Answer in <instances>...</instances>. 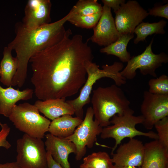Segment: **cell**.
I'll use <instances>...</instances> for the list:
<instances>
[{
    "mask_svg": "<svg viewBox=\"0 0 168 168\" xmlns=\"http://www.w3.org/2000/svg\"><path fill=\"white\" fill-rule=\"evenodd\" d=\"M70 29L60 41L31 57V82L39 100L65 98L78 92L86 80V62L91 61V49L82 36L71 37Z\"/></svg>",
    "mask_w": 168,
    "mask_h": 168,
    "instance_id": "obj_1",
    "label": "cell"
},
{
    "mask_svg": "<svg viewBox=\"0 0 168 168\" xmlns=\"http://www.w3.org/2000/svg\"><path fill=\"white\" fill-rule=\"evenodd\" d=\"M74 15L71 10L65 16L54 22L33 30L26 28L21 22L15 26L16 36L7 47L16 53L18 68L12 86L21 87L27 76L29 61L36 53L58 43L64 37L67 30L64 25Z\"/></svg>",
    "mask_w": 168,
    "mask_h": 168,
    "instance_id": "obj_2",
    "label": "cell"
},
{
    "mask_svg": "<svg viewBox=\"0 0 168 168\" xmlns=\"http://www.w3.org/2000/svg\"><path fill=\"white\" fill-rule=\"evenodd\" d=\"M91 101L95 119L102 128L110 124V119L114 115L123 114L130 108V101L115 84L93 90Z\"/></svg>",
    "mask_w": 168,
    "mask_h": 168,
    "instance_id": "obj_3",
    "label": "cell"
},
{
    "mask_svg": "<svg viewBox=\"0 0 168 168\" xmlns=\"http://www.w3.org/2000/svg\"><path fill=\"white\" fill-rule=\"evenodd\" d=\"M124 67L122 63L115 61L111 65H103L102 69H100L98 65L92 61L86 62L85 68L87 78L79 96L74 99L66 101L73 108L76 117L82 119L83 108L91 101L90 96L92 87L97 80L103 77L109 78L119 86L126 83V79L120 73Z\"/></svg>",
    "mask_w": 168,
    "mask_h": 168,
    "instance_id": "obj_4",
    "label": "cell"
},
{
    "mask_svg": "<svg viewBox=\"0 0 168 168\" xmlns=\"http://www.w3.org/2000/svg\"><path fill=\"white\" fill-rule=\"evenodd\" d=\"M134 111L130 108L122 114H115L110 120L111 125L103 128L100 134L101 138L103 139L111 138L115 140V144L112 148L111 154L114 152L118 146L124 138H134L136 136H144L150 138L158 140L157 134L153 131L144 132L138 130L135 128L136 125L142 124L143 118L141 115H133Z\"/></svg>",
    "mask_w": 168,
    "mask_h": 168,
    "instance_id": "obj_5",
    "label": "cell"
},
{
    "mask_svg": "<svg viewBox=\"0 0 168 168\" xmlns=\"http://www.w3.org/2000/svg\"><path fill=\"white\" fill-rule=\"evenodd\" d=\"M15 128L30 136L43 139L51 122L41 115L36 107L27 102L16 105L9 117Z\"/></svg>",
    "mask_w": 168,
    "mask_h": 168,
    "instance_id": "obj_6",
    "label": "cell"
},
{
    "mask_svg": "<svg viewBox=\"0 0 168 168\" xmlns=\"http://www.w3.org/2000/svg\"><path fill=\"white\" fill-rule=\"evenodd\" d=\"M16 161L21 168H48L47 151L42 139L24 134L16 141Z\"/></svg>",
    "mask_w": 168,
    "mask_h": 168,
    "instance_id": "obj_7",
    "label": "cell"
},
{
    "mask_svg": "<svg viewBox=\"0 0 168 168\" xmlns=\"http://www.w3.org/2000/svg\"><path fill=\"white\" fill-rule=\"evenodd\" d=\"M152 38L149 45L141 54L131 57L125 68L120 72L121 75L126 80L133 79L136 75V70L139 69L143 75H150L156 77V69L163 63L168 62V56L164 52L155 54L152 52Z\"/></svg>",
    "mask_w": 168,
    "mask_h": 168,
    "instance_id": "obj_8",
    "label": "cell"
},
{
    "mask_svg": "<svg viewBox=\"0 0 168 168\" xmlns=\"http://www.w3.org/2000/svg\"><path fill=\"white\" fill-rule=\"evenodd\" d=\"M92 108L88 107L82 123L75 129L72 135L65 138L75 144L76 148L75 159L81 160L85 155L86 147L91 148L96 141L97 137L100 134L103 129L98 122L93 120Z\"/></svg>",
    "mask_w": 168,
    "mask_h": 168,
    "instance_id": "obj_9",
    "label": "cell"
},
{
    "mask_svg": "<svg viewBox=\"0 0 168 168\" xmlns=\"http://www.w3.org/2000/svg\"><path fill=\"white\" fill-rule=\"evenodd\" d=\"M115 13V26L120 35L133 34L136 27L149 15L135 0L121 4Z\"/></svg>",
    "mask_w": 168,
    "mask_h": 168,
    "instance_id": "obj_10",
    "label": "cell"
},
{
    "mask_svg": "<svg viewBox=\"0 0 168 168\" xmlns=\"http://www.w3.org/2000/svg\"><path fill=\"white\" fill-rule=\"evenodd\" d=\"M143 97L140 108L143 119L142 124L150 130L158 121L168 116V95L154 94L145 91Z\"/></svg>",
    "mask_w": 168,
    "mask_h": 168,
    "instance_id": "obj_11",
    "label": "cell"
},
{
    "mask_svg": "<svg viewBox=\"0 0 168 168\" xmlns=\"http://www.w3.org/2000/svg\"><path fill=\"white\" fill-rule=\"evenodd\" d=\"M88 40L100 46H107L116 41L120 35L117 30L111 9L104 5L101 15Z\"/></svg>",
    "mask_w": 168,
    "mask_h": 168,
    "instance_id": "obj_12",
    "label": "cell"
},
{
    "mask_svg": "<svg viewBox=\"0 0 168 168\" xmlns=\"http://www.w3.org/2000/svg\"><path fill=\"white\" fill-rule=\"evenodd\" d=\"M144 144L142 141L134 138L121 144L116 152L112 155L111 160L116 167H141L143 161Z\"/></svg>",
    "mask_w": 168,
    "mask_h": 168,
    "instance_id": "obj_13",
    "label": "cell"
},
{
    "mask_svg": "<svg viewBox=\"0 0 168 168\" xmlns=\"http://www.w3.org/2000/svg\"><path fill=\"white\" fill-rule=\"evenodd\" d=\"M51 3L49 0H29L21 22L27 29H35L50 23Z\"/></svg>",
    "mask_w": 168,
    "mask_h": 168,
    "instance_id": "obj_14",
    "label": "cell"
},
{
    "mask_svg": "<svg viewBox=\"0 0 168 168\" xmlns=\"http://www.w3.org/2000/svg\"><path fill=\"white\" fill-rule=\"evenodd\" d=\"M45 149L53 159L63 168H71L68 159L71 153L76 154V148L73 142L66 138H59L50 133L45 135Z\"/></svg>",
    "mask_w": 168,
    "mask_h": 168,
    "instance_id": "obj_15",
    "label": "cell"
},
{
    "mask_svg": "<svg viewBox=\"0 0 168 168\" xmlns=\"http://www.w3.org/2000/svg\"><path fill=\"white\" fill-rule=\"evenodd\" d=\"M141 168H168V149L158 140L146 143Z\"/></svg>",
    "mask_w": 168,
    "mask_h": 168,
    "instance_id": "obj_16",
    "label": "cell"
},
{
    "mask_svg": "<svg viewBox=\"0 0 168 168\" xmlns=\"http://www.w3.org/2000/svg\"><path fill=\"white\" fill-rule=\"evenodd\" d=\"M33 94V90L30 88L21 91L12 86L3 88L0 85V114L8 118L17 102L31 99Z\"/></svg>",
    "mask_w": 168,
    "mask_h": 168,
    "instance_id": "obj_17",
    "label": "cell"
},
{
    "mask_svg": "<svg viewBox=\"0 0 168 168\" xmlns=\"http://www.w3.org/2000/svg\"><path fill=\"white\" fill-rule=\"evenodd\" d=\"M34 105L39 112L52 120L64 115H72L75 114L73 108L67 102L65 98L37 100Z\"/></svg>",
    "mask_w": 168,
    "mask_h": 168,
    "instance_id": "obj_18",
    "label": "cell"
},
{
    "mask_svg": "<svg viewBox=\"0 0 168 168\" xmlns=\"http://www.w3.org/2000/svg\"><path fill=\"white\" fill-rule=\"evenodd\" d=\"M83 119L69 114L64 115L54 119L51 122L48 132L59 138H65L73 133L76 127Z\"/></svg>",
    "mask_w": 168,
    "mask_h": 168,
    "instance_id": "obj_19",
    "label": "cell"
},
{
    "mask_svg": "<svg viewBox=\"0 0 168 168\" xmlns=\"http://www.w3.org/2000/svg\"><path fill=\"white\" fill-rule=\"evenodd\" d=\"M12 51L7 46L4 47L3 57L0 64V82L8 87L12 86V80L16 72L18 66L17 59L16 57L12 56Z\"/></svg>",
    "mask_w": 168,
    "mask_h": 168,
    "instance_id": "obj_20",
    "label": "cell"
},
{
    "mask_svg": "<svg viewBox=\"0 0 168 168\" xmlns=\"http://www.w3.org/2000/svg\"><path fill=\"white\" fill-rule=\"evenodd\" d=\"M133 37V34L120 35L116 41L101 49L100 52L108 55H114L123 62H128L131 57L127 50V46L129 41Z\"/></svg>",
    "mask_w": 168,
    "mask_h": 168,
    "instance_id": "obj_21",
    "label": "cell"
},
{
    "mask_svg": "<svg viewBox=\"0 0 168 168\" xmlns=\"http://www.w3.org/2000/svg\"><path fill=\"white\" fill-rule=\"evenodd\" d=\"M167 22L161 20L157 22L150 23L142 22L135 28L134 31L137 35L134 40V43L138 44L141 41H146L147 37L153 34H164L165 31L164 29Z\"/></svg>",
    "mask_w": 168,
    "mask_h": 168,
    "instance_id": "obj_22",
    "label": "cell"
},
{
    "mask_svg": "<svg viewBox=\"0 0 168 168\" xmlns=\"http://www.w3.org/2000/svg\"><path fill=\"white\" fill-rule=\"evenodd\" d=\"M83 164L90 168H114V165L107 153L94 152L84 157Z\"/></svg>",
    "mask_w": 168,
    "mask_h": 168,
    "instance_id": "obj_23",
    "label": "cell"
},
{
    "mask_svg": "<svg viewBox=\"0 0 168 168\" xmlns=\"http://www.w3.org/2000/svg\"><path fill=\"white\" fill-rule=\"evenodd\" d=\"M71 10L74 14L89 16L102 12L103 6L97 0H80Z\"/></svg>",
    "mask_w": 168,
    "mask_h": 168,
    "instance_id": "obj_24",
    "label": "cell"
},
{
    "mask_svg": "<svg viewBox=\"0 0 168 168\" xmlns=\"http://www.w3.org/2000/svg\"><path fill=\"white\" fill-rule=\"evenodd\" d=\"M102 12L89 16H80L74 14L68 21L77 27L86 29L93 28L99 21Z\"/></svg>",
    "mask_w": 168,
    "mask_h": 168,
    "instance_id": "obj_25",
    "label": "cell"
},
{
    "mask_svg": "<svg viewBox=\"0 0 168 168\" xmlns=\"http://www.w3.org/2000/svg\"><path fill=\"white\" fill-rule=\"evenodd\" d=\"M148 91L156 95H168V77L163 74L156 78L150 79L148 82Z\"/></svg>",
    "mask_w": 168,
    "mask_h": 168,
    "instance_id": "obj_26",
    "label": "cell"
},
{
    "mask_svg": "<svg viewBox=\"0 0 168 168\" xmlns=\"http://www.w3.org/2000/svg\"><path fill=\"white\" fill-rule=\"evenodd\" d=\"M154 127L157 132L158 140L168 149V116L158 121Z\"/></svg>",
    "mask_w": 168,
    "mask_h": 168,
    "instance_id": "obj_27",
    "label": "cell"
},
{
    "mask_svg": "<svg viewBox=\"0 0 168 168\" xmlns=\"http://www.w3.org/2000/svg\"><path fill=\"white\" fill-rule=\"evenodd\" d=\"M1 130L0 131V147H3L8 149L11 146V144L7 140L10 128L7 124H1L0 125Z\"/></svg>",
    "mask_w": 168,
    "mask_h": 168,
    "instance_id": "obj_28",
    "label": "cell"
},
{
    "mask_svg": "<svg viewBox=\"0 0 168 168\" xmlns=\"http://www.w3.org/2000/svg\"><path fill=\"white\" fill-rule=\"evenodd\" d=\"M149 15L154 16H159L168 19V4L156 6L148 9Z\"/></svg>",
    "mask_w": 168,
    "mask_h": 168,
    "instance_id": "obj_29",
    "label": "cell"
},
{
    "mask_svg": "<svg viewBox=\"0 0 168 168\" xmlns=\"http://www.w3.org/2000/svg\"><path fill=\"white\" fill-rule=\"evenodd\" d=\"M104 5L112 8L115 12L119 8L120 5L125 2V0H102Z\"/></svg>",
    "mask_w": 168,
    "mask_h": 168,
    "instance_id": "obj_30",
    "label": "cell"
},
{
    "mask_svg": "<svg viewBox=\"0 0 168 168\" xmlns=\"http://www.w3.org/2000/svg\"><path fill=\"white\" fill-rule=\"evenodd\" d=\"M48 168H63L53 158L49 152L47 151Z\"/></svg>",
    "mask_w": 168,
    "mask_h": 168,
    "instance_id": "obj_31",
    "label": "cell"
},
{
    "mask_svg": "<svg viewBox=\"0 0 168 168\" xmlns=\"http://www.w3.org/2000/svg\"><path fill=\"white\" fill-rule=\"evenodd\" d=\"M0 168H21L16 162H7L5 163H0Z\"/></svg>",
    "mask_w": 168,
    "mask_h": 168,
    "instance_id": "obj_32",
    "label": "cell"
},
{
    "mask_svg": "<svg viewBox=\"0 0 168 168\" xmlns=\"http://www.w3.org/2000/svg\"><path fill=\"white\" fill-rule=\"evenodd\" d=\"M114 168H141V167H133V166H125L123 167H116L114 166Z\"/></svg>",
    "mask_w": 168,
    "mask_h": 168,
    "instance_id": "obj_33",
    "label": "cell"
},
{
    "mask_svg": "<svg viewBox=\"0 0 168 168\" xmlns=\"http://www.w3.org/2000/svg\"><path fill=\"white\" fill-rule=\"evenodd\" d=\"M80 168H90L84 165L83 163L80 166Z\"/></svg>",
    "mask_w": 168,
    "mask_h": 168,
    "instance_id": "obj_34",
    "label": "cell"
},
{
    "mask_svg": "<svg viewBox=\"0 0 168 168\" xmlns=\"http://www.w3.org/2000/svg\"><path fill=\"white\" fill-rule=\"evenodd\" d=\"M1 74V68H0V75Z\"/></svg>",
    "mask_w": 168,
    "mask_h": 168,
    "instance_id": "obj_35",
    "label": "cell"
},
{
    "mask_svg": "<svg viewBox=\"0 0 168 168\" xmlns=\"http://www.w3.org/2000/svg\"><path fill=\"white\" fill-rule=\"evenodd\" d=\"M1 124V122H0V125Z\"/></svg>",
    "mask_w": 168,
    "mask_h": 168,
    "instance_id": "obj_36",
    "label": "cell"
}]
</instances>
